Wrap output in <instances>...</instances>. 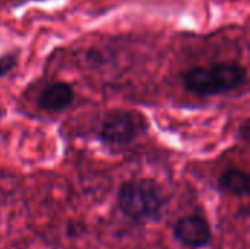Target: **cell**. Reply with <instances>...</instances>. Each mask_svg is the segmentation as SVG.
Instances as JSON below:
<instances>
[{
	"mask_svg": "<svg viewBox=\"0 0 250 249\" xmlns=\"http://www.w3.org/2000/svg\"><path fill=\"white\" fill-rule=\"evenodd\" d=\"M174 235L183 245L190 248H201L209 242L211 229L202 217L188 216L177 222Z\"/></svg>",
	"mask_w": 250,
	"mask_h": 249,
	"instance_id": "277c9868",
	"label": "cell"
},
{
	"mask_svg": "<svg viewBox=\"0 0 250 249\" xmlns=\"http://www.w3.org/2000/svg\"><path fill=\"white\" fill-rule=\"evenodd\" d=\"M18 63V53L16 51H7L0 57V76H6L9 72L15 69Z\"/></svg>",
	"mask_w": 250,
	"mask_h": 249,
	"instance_id": "52a82bcc",
	"label": "cell"
},
{
	"mask_svg": "<svg viewBox=\"0 0 250 249\" xmlns=\"http://www.w3.org/2000/svg\"><path fill=\"white\" fill-rule=\"evenodd\" d=\"M119 208L136 222L157 220L161 216L164 198L151 181H130L122 185L117 195Z\"/></svg>",
	"mask_w": 250,
	"mask_h": 249,
	"instance_id": "7a4b0ae2",
	"label": "cell"
},
{
	"mask_svg": "<svg viewBox=\"0 0 250 249\" xmlns=\"http://www.w3.org/2000/svg\"><path fill=\"white\" fill-rule=\"evenodd\" d=\"M73 88L66 82H54L42 90L38 97L40 109L45 112H62L73 103Z\"/></svg>",
	"mask_w": 250,
	"mask_h": 249,
	"instance_id": "5b68a950",
	"label": "cell"
},
{
	"mask_svg": "<svg viewBox=\"0 0 250 249\" xmlns=\"http://www.w3.org/2000/svg\"><path fill=\"white\" fill-rule=\"evenodd\" d=\"M185 87L193 94L209 97L240 88L248 81V70L239 63H215L198 66L183 76Z\"/></svg>",
	"mask_w": 250,
	"mask_h": 249,
	"instance_id": "6da1fadb",
	"label": "cell"
},
{
	"mask_svg": "<svg viewBox=\"0 0 250 249\" xmlns=\"http://www.w3.org/2000/svg\"><path fill=\"white\" fill-rule=\"evenodd\" d=\"M144 129V120L135 113L119 112L111 114L101 128V138L111 145H126L132 142Z\"/></svg>",
	"mask_w": 250,
	"mask_h": 249,
	"instance_id": "3957f363",
	"label": "cell"
},
{
	"mask_svg": "<svg viewBox=\"0 0 250 249\" xmlns=\"http://www.w3.org/2000/svg\"><path fill=\"white\" fill-rule=\"evenodd\" d=\"M220 185L224 191L237 197L248 195L250 189L249 176L245 172L236 169L223 173V176L220 178Z\"/></svg>",
	"mask_w": 250,
	"mask_h": 249,
	"instance_id": "8992f818",
	"label": "cell"
}]
</instances>
